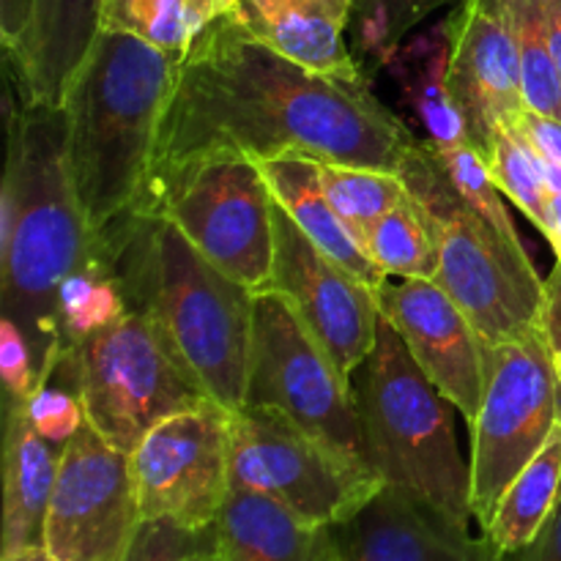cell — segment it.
I'll use <instances>...</instances> for the list:
<instances>
[{"label": "cell", "instance_id": "cell-40", "mask_svg": "<svg viewBox=\"0 0 561 561\" xmlns=\"http://www.w3.org/2000/svg\"><path fill=\"white\" fill-rule=\"evenodd\" d=\"M542 236L551 244L553 255L557 261H561V195L551 192V201H548V214H546V225H542Z\"/></svg>", "mask_w": 561, "mask_h": 561}, {"label": "cell", "instance_id": "cell-26", "mask_svg": "<svg viewBox=\"0 0 561 561\" xmlns=\"http://www.w3.org/2000/svg\"><path fill=\"white\" fill-rule=\"evenodd\" d=\"M513 25L524 71L526 107L561 121V75L548 36L542 0H502Z\"/></svg>", "mask_w": 561, "mask_h": 561}, {"label": "cell", "instance_id": "cell-11", "mask_svg": "<svg viewBox=\"0 0 561 561\" xmlns=\"http://www.w3.org/2000/svg\"><path fill=\"white\" fill-rule=\"evenodd\" d=\"M148 214H162L228 277L261 290L274 266V195L261 164L206 159L173 179Z\"/></svg>", "mask_w": 561, "mask_h": 561}, {"label": "cell", "instance_id": "cell-8", "mask_svg": "<svg viewBox=\"0 0 561 561\" xmlns=\"http://www.w3.org/2000/svg\"><path fill=\"white\" fill-rule=\"evenodd\" d=\"M387 482L272 409L230 411V488L263 493L318 529L354 518Z\"/></svg>", "mask_w": 561, "mask_h": 561}, {"label": "cell", "instance_id": "cell-17", "mask_svg": "<svg viewBox=\"0 0 561 561\" xmlns=\"http://www.w3.org/2000/svg\"><path fill=\"white\" fill-rule=\"evenodd\" d=\"M332 535L340 561H504L485 535L471 537L469 526L394 485L332 526Z\"/></svg>", "mask_w": 561, "mask_h": 561}, {"label": "cell", "instance_id": "cell-22", "mask_svg": "<svg viewBox=\"0 0 561 561\" xmlns=\"http://www.w3.org/2000/svg\"><path fill=\"white\" fill-rule=\"evenodd\" d=\"M263 170L274 201L285 208L290 219L301 228V233L334 263L354 274L367 288L378 290L387 283V274L378 263L367 255L365 247L356 241L348 225L334 211L332 201L327 197L321 181V162L301 153H285V157L257 162Z\"/></svg>", "mask_w": 561, "mask_h": 561}, {"label": "cell", "instance_id": "cell-38", "mask_svg": "<svg viewBox=\"0 0 561 561\" xmlns=\"http://www.w3.org/2000/svg\"><path fill=\"white\" fill-rule=\"evenodd\" d=\"M236 5H239V0H186V33H190V42L203 27L211 25L214 20L230 14Z\"/></svg>", "mask_w": 561, "mask_h": 561}, {"label": "cell", "instance_id": "cell-27", "mask_svg": "<svg viewBox=\"0 0 561 561\" xmlns=\"http://www.w3.org/2000/svg\"><path fill=\"white\" fill-rule=\"evenodd\" d=\"M365 250L392 279H438V255L414 201H403L367 233Z\"/></svg>", "mask_w": 561, "mask_h": 561}, {"label": "cell", "instance_id": "cell-37", "mask_svg": "<svg viewBox=\"0 0 561 561\" xmlns=\"http://www.w3.org/2000/svg\"><path fill=\"white\" fill-rule=\"evenodd\" d=\"M504 561H561V496L553 513L542 524L540 535L524 551L510 553V557H504Z\"/></svg>", "mask_w": 561, "mask_h": 561}, {"label": "cell", "instance_id": "cell-33", "mask_svg": "<svg viewBox=\"0 0 561 561\" xmlns=\"http://www.w3.org/2000/svg\"><path fill=\"white\" fill-rule=\"evenodd\" d=\"M208 548H217V526L192 531L170 520H142L124 561H184Z\"/></svg>", "mask_w": 561, "mask_h": 561}, {"label": "cell", "instance_id": "cell-4", "mask_svg": "<svg viewBox=\"0 0 561 561\" xmlns=\"http://www.w3.org/2000/svg\"><path fill=\"white\" fill-rule=\"evenodd\" d=\"M175 64V55L135 33L102 27L66 88V159L91 233L131 211L146 192Z\"/></svg>", "mask_w": 561, "mask_h": 561}, {"label": "cell", "instance_id": "cell-20", "mask_svg": "<svg viewBox=\"0 0 561 561\" xmlns=\"http://www.w3.org/2000/svg\"><path fill=\"white\" fill-rule=\"evenodd\" d=\"M60 453L36 431L25 398L5 394L3 433V553L44 546V520Z\"/></svg>", "mask_w": 561, "mask_h": 561}, {"label": "cell", "instance_id": "cell-9", "mask_svg": "<svg viewBox=\"0 0 561 561\" xmlns=\"http://www.w3.org/2000/svg\"><path fill=\"white\" fill-rule=\"evenodd\" d=\"M244 405L277 411L340 453L370 463L351 378L277 290H255Z\"/></svg>", "mask_w": 561, "mask_h": 561}, {"label": "cell", "instance_id": "cell-2", "mask_svg": "<svg viewBox=\"0 0 561 561\" xmlns=\"http://www.w3.org/2000/svg\"><path fill=\"white\" fill-rule=\"evenodd\" d=\"M5 82L0 318L27 340L42 381L60 351V288L91 255V228L71 184L64 113L20 96L14 102Z\"/></svg>", "mask_w": 561, "mask_h": 561}, {"label": "cell", "instance_id": "cell-18", "mask_svg": "<svg viewBox=\"0 0 561 561\" xmlns=\"http://www.w3.org/2000/svg\"><path fill=\"white\" fill-rule=\"evenodd\" d=\"M104 0H31L20 42L5 53V71L25 104L60 107L71 77L102 31Z\"/></svg>", "mask_w": 561, "mask_h": 561}, {"label": "cell", "instance_id": "cell-45", "mask_svg": "<svg viewBox=\"0 0 561 561\" xmlns=\"http://www.w3.org/2000/svg\"><path fill=\"white\" fill-rule=\"evenodd\" d=\"M365 3H367V0H356V11L365 9Z\"/></svg>", "mask_w": 561, "mask_h": 561}, {"label": "cell", "instance_id": "cell-25", "mask_svg": "<svg viewBox=\"0 0 561 561\" xmlns=\"http://www.w3.org/2000/svg\"><path fill=\"white\" fill-rule=\"evenodd\" d=\"M321 181L334 211L343 217L362 247L378 219L409 201V190L394 170L321 162Z\"/></svg>", "mask_w": 561, "mask_h": 561}, {"label": "cell", "instance_id": "cell-6", "mask_svg": "<svg viewBox=\"0 0 561 561\" xmlns=\"http://www.w3.org/2000/svg\"><path fill=\"white\" fill-rule=\"evenodd\" d=\"M398 175L436 244L438 283L463 307L485 343L496 345L537 329L542 279L524 241L504 236L460 197L425 137L411 142Z\"/></svg>", "mask_w": 561, "mask_h": 561}, {"label": "cell", "instance_id": "cell-41", "mask_svg": "<svg viewBox=\"0 0 561 561\" xmlns=\"http://www.w3.org/2000/svg\"><path fill=\"white\" fill-rule=\"evenodd\" d=\"M546 3V20H548V36H551L553 60L561 75V0H542Z\"/></svg>", "mask_w": 561, "mask_h": 561}, {"label": "cell", "instance_id": "cell-31", "mask_svg": "<svg viewBox=\"0 0 561 561\" xmlns=\"http://www.w3.org/2000/svg\"><path fill=\"white\" fill-rule=\"evenodd\" d=\"M102 27L135 33L175 58L190 47L186 0H104Z\"/></svg>", "mask_w": 561, "mask_h": 561}, {"label": "cell", "instance_id": "cell-35", "mask_svg": "<svg viewBox=\"0 0 561 561\" xmlns=\"http://www.w3.org/2000/svg\"><path fill=\"white\" fill-rule=\"evenodd\" d=\"M518 129L524 131L526 140L531 142L537 153H540L546 162H553L561 168V121L553 115H542L537 110H524L518 121Z\"/></svg>", "mask_w": 561, "mask_h": 561}, {"label": "cell", "instance_id": "cell-34", "mask_svg": "<svg viewBox=\"0 0 561 561\" xmlns=\"http://www.w3.org/2000/svg\"><path fill=\"white\" fill-rule=\"evenodd\" d=\"M0 373L9 398H27L38 383L31 345L5 318H0Z\"/></svg>", "mask_w": 561, "mask_h": 561}, {"label": "cell", "instance_id": "cell-7", "mask_svg": "<svg viewBox=\"0 0 561 561\" xmlns=\"http://www.w3.org/2000/svg\"><path fill=\"white\" fill-rule=\"evenodd\" d=\"M75 351L85 422L126 455L159 422L211 400L142 312L126 310Z\"/></svg>", "mask_w": 561, "mask_h": 561}, {"label": "cell", "instance_id": "cell-21", "mask_svg": "<svg viewBox=\"0 0 561 561\" xmlns=\"http://www.w3.org/2000/svg\"><path fill=\"white\" fill-rule=\"evenodd\" d=\"M219 561H340L332 529L305 524L263 493L230 488L217 518Z\"/></svg>", "mask_w": 561, "mask_h": 561}, {"label": "cell", "instance_id": "cell-1", "mask_svg": "<svg viewBox=\"0 0 561 561\" xmlns=\"http://www.w3.org/2000/svg\"><path fill=\"white\" fill-rule=\"evenodd\" d=\"M416 140L403 115L373 93L370 77L318 75L252 38L230 14L192 36L175 64L151 173L135 211L192 164L301 153L318 162L394 170Z\"/></svg>", "mask_w": 561, "mask_h": 561}, {"label": "cell", "instance_id": "cell-19", "mask_svg": "<svg viewBox=\"0 0 561 561\" xmlns=\"http://www.w3.org/2000/svg\"><path fill=\"white\" fill-rule=\"evenodd\" d=\"M356 0H239L230 16L294 64L318 75H367L348 47Z\"/></svg>", "mask_w": 561, "mask_h": 561}, {"label": "cell", "instance_id": "cell-10", "mask_svg": "<svg viewBox=\"0 0 561 561\" xmlns=\"http://www.w3.org/2000/svg\"><path fill=\"white\" fill-rule=\"evenodd\" d=\"M561 420V383L540 327L488 345V383L471 422V513L485 529L510 482Z\"/></svg>", "mask_w": 561, "mask_h": 561}, {"label": "cell", "instance_id": "cell-3", "mask_svg": "<svg viewBox=\"0 0 561 561\" xmlns=\"http://www.w3.org/2000/svg\"><path fill=\"white\" fill-rule=\"evenodd\" d=\"M91 247L113 272L126 310L151 318L208 398L241 409L255 294L214 266L162 214L131 208L91 233Z\"/></svg>", "mask_w": 561, "mask_h": 561}, {"label": "cell", "instance_id": "cell-44", "mask_svg": "<svg viewBox=\"0 0 561 561\" xmlns=\"http://www.w3.org/2000/svg\"><path fill=\"white\" fill-rule=\"evenodd\" d=\"M553 367H557V378L561 383V351H559V354H553Z\"/></svg>", "mask_w": 561, "mask_h": 561}, {"label": "cell", "instance_id": "cell-5", "mask_svg": "<svg viewBox=\"0 0 561 561\" xmlns=\"http://www.w3.org/2000/svg\"><path fill=\"white\" fill-rule=\"evenodd\" d=\"M367 460L387 485L403 488L449 520L469 526L471 466L460 455L455 405L422 373L398 329L378 318L367 359L351 376Z\"/></svg>", "mask_w": 561, "mask_h": 561}, {"label": "cell", "instance_id": "cell-16", "mask_svg": "<svg viewBox=\"0 0 561 561\" xmlns=\"http://www.w3.org/2000/svg\"><path fill=\"white\" fill-rule=\"evenodd\" d=\"M449 38V91L469 142L485 157L493 135L524 115V71L502 0H458L444 20Z\"/></svg>", "mask_w": 561, "mask_h": 561}, {"label": "cell", "instance_id": "cell-13", "mask_svg": "<svg viewBox=\"0 0 561 561\" xmlns=\"http://www.w3.org/2000/svg\"><path fill=\"white\" fill-rule=\"evenodd\" d=\"M140 524L129 455L85 422L60 453L44 548L55 561H124Z\"/></svg>", "mask_w": 561, "mask_h": 561}, {"label": "cell", "instance_id": "cell-43", "mask_svg": "<svg viewBox=\"0 0 561 561\" xmlns=\"http://www.w3.org/2000/svg\"><path fill=\"white\" fill-rule=\"evenodd\" d=\"M184 561H219V557H217V548H208V551L192 553V557H186Z\"/></svg>", "mask_w": 561, "mask_h": 561}, {"label": "cell", "instance_id": "cell-12", "mask_svg": "<svg viewBox=\"0 0 561 561\" xmlns=\"http://www.w3.org/2000/svg\"><path fill=\"white\" fill-rule=\"evenodd\" d=\"M142 520L217 526L230 491V409L217 400L159 422L129 453Z\"/></svg>", "mask_w": 561, "mask_h": 561}, {"label": "cell", "instance_id": "cell-24", "mask_svg": "<svg viewBox=\"0 0 561 561\" xmlns=\"http://www.w3.org/2000/svg\"><path fill=\"white\" fill-rule=\"evenodd\" d=\"M561 496V420L553 427L546 447L526 463L510 482L482 535L502 557L518 553L540 535L542 524L553 513Z\"/></svg>", "mask_w": 561, "mask_h": 561}, {"label": "cell", "instance_id": "cell-39", "mask_svg": "<svg viewBox=\"0 0 561 561\" xmlns=\"http://www.w3.org/2000/svg\"><path fill=\"white\" fill-rule=\"evenodd\" d=\"M31 16V0H0V38L3 49H11L20 42L22 31Z\"/></svg>", "mask_w": 561, "mask_h": 561}, {"label": "cell", "instance_id": "cell-23", "mask_svg": "<svg viewBox=\"0 0 561 561\" xmlns=\"http://www.w3.org/2000/svg\"><path fill=\"white\" fill-rule=\"evenodd\" d=\"M383 69H389L398 82L400 104L409 113L405 124L420 126V137L433 146L469 142L466 121L449 91L447 27L442 25L416 38H405Z\"/></svg>", "mask_w": 561, "mask_h": 561}, {"label": "cell", "instance_id": "cell-30", "mask_svg": "<svg viewBox=\"0 0 561 561\" xmlns=\"http://www.w3.org/2000/svg\"><path fill=\"white\" fill-rule=\"evenodd\" d=\"M458 0H367L365 9L356 11L351 22L354 53L362 69H383L394 49L409 38L420 22H425L433 11Z\"/></svg>", "mask_w": 561, "mask_h": 561}, {"label": "cell", "instance_id": "cell-14", "mask_svg": "<svg viewBox=\"0 0 561 561\" xmlns=\"http://www.w3.org/2000/svg\"><path fill=\"white\" fill-rule=\"evenodd\" d=\"M261 290H277L290 301L312 337L334 365L354 376L373 351L378 332L376 290L323 255L299 225L274 201V266Z\"/></svg>", "mask_w": 561, "mask_h": 561}, {"label": "cell", "instance_id": "cell-32", "mask_svg": "<svg viewBox=\"0 0 561 561\" xmlns=\"http://www.w3.org/2000/svg\"><path fill=\"white\" fill-rule=\"evenodd\" d=\"M436 148V157L442 162L444 173L453 181L455 190L460 192L466 203L471 208L482 214L491 225H496L504 236L510 239H520L518 230H515L513 217L507 214L504 206L502 190L493 181L491 170H488L485 157L477 151L471 142H458V146H433Z\"/></svg>", "mask_w": 561, "mask_h": 561}, {"label": "cell", "instance_id": "cell-29", "mask_svg": "<svg viewBox=\"0 0 561 561\" xmlns=\"http://www.w3.org/2000/svg\"><path fill=\"white\" fill-rule=\"evenodd\" d=\"M485 162L502 195L510 197L542 230L548 201H551L546 164H542L540 153L531 148V142L526 140L524 131L518 129V124H504L502 129H496L485 153Z\"/></svg>", "mask_w": 561, "mask_h": 561}, {"label": "cell", "instance_id": "cell-36", "mask_svg": "<svg viewBox=\"0 0 561 561\" xmlns=\"http://www.w3.org/2000/svg\"><path fill=\"white\" fill-rule=\"evenodd\" d=\"M540 334L546 337L551 354L561 351V261H557L548 279H542V307H540Z\"/></svg>", "mask_w": 561, "mask_h": 561}, {"label": "cell", "instance_id": "cell-15", "mask_svg": "<svg viewBox=\"0 0 561 561\" xmlns=\"http://www.w3.org/2000/svg\"><path fill=\"white\" fill-rule=\"evenodd\" d=\"M381 316L398 329L438 392L474 422L488 383V343L438 279L392 277L376 290Z\"/></svg>", "mask_w": 561, "mask_h": 561}, {"label": "cell", "instance_id": "cell-42", "mask_svg": "<svg viewBox=\"0 0 561 561\" xmlns=\"http://www.w3.org/2000/svg\"><path fill=\"white\" fill-rule=\"evenodd\" d=\"M0 561H55L49 557V551L44 546H33V548H22V551L14 553H3Z\"/></svg>", "mask_w": 561, "mask_h": 561}, {"label": "cell", "instance_id": "cell-28", "mask_svg": "<svg viewBox=\"0 0 561 561\" xmlns=\"http://www.w3.org/2000/svg\"><path fill=\"white\" fill-rule=\"evenodd\" d=\"M126 301L115 283L107 263L93 252L88 261L64 283L58 296V327L60 348L77 345L93 334L96 329L107 327L115 318L124 316Z\"/></svg>", "mask_w": 561, "mask_h": 561}]
</instances>
